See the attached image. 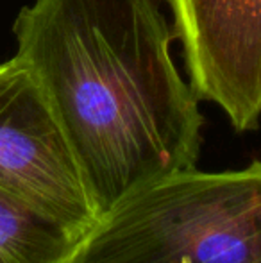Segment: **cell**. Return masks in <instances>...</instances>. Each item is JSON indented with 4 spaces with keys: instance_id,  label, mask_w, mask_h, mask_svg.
Masks as SVG:
<instances>
[{
    "instance_id": "cell-1",
    "label": "cell",
    "mask_w": 261,
    "mask_h": 263,
    "mask_svg": "<svg viewBox=\"0 0 261 263\" xmlns=\"http://www.w3.org/2000/svg\"><path fill=\"white\" fill-rule=\"evenodd\" d=\"M98 215L134 188L197 165L204 117L154 0H34L13 24Z\"/></svg>"
},
{
    "instance_id": "cell-4",
    "label": "cell",
    "mask_w": 261,
    "mask_h": 263,
    "mask_svg": "<svg viewBox=\"0 0 261 263\" xmlns=\"http://www.w3.org/2000/svg\"><path fill=\"white\" fill-rule=\"evenodd\" d=\"M190 83L236 131L261 117V0H167Z\"/></svg>"
},
{
    "instance_id": "cell-2",
    "label": "cell",
    "mask_w": 261,
    "mask_h": 263,
    "mask_svg": "<svg viewBox=\"0 0 261 263\" xmlns=\"http://www.w3.org/2000/svg\"><path fill=\"white\" fill-rule=\"evenodd\" d=\"M72 263H261V161L134 188L98 215Z\"/></svg>"
},
{
    "instance_id": "cell-3",
    "label": "cell",
    "mask_w": 261,
    "mask_h": 263,
    "mask_svg": "<svg viewBox=\"0 0 261 263\" xmlns=\"http://www.w3.org/2000/svg\"><path fill=\"white\" fill-rule=\"evenodd\" d=\"M0 188L77 231L88 233L98 218L56 111L16 55L0 63Z\"/></svg>"
},
{
    "instance_id": "cell-5",
    "label": "cell",
    "mask_w": 261,
    "mask_h": 263,
    "mask_svg": "<svg viewBox=\"0 0 261 263\" xmlns=\"http://www.w3.org/2000/svg\"><path fill=\"white\" fill-rule=\"evenodd\" d=\"M84 235L0 188V263H72Z\"/></svg>"
}]
</instances>
